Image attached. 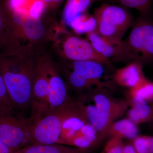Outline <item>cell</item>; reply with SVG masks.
<instances>
[{"label": "cell", "instance_id": "cell-22", "mask_svg": "<svg viewBox=\"0 0 153 153\" xmlns=\"http://www.w3.org/2000/svg\"><path fill=\"white\" fill-rule=\"evenodd\" d=\"M127 96L136 97L147 102L153 101V82L146 78L131 88H129Z\"/></svg>", "mask_w": 153, "mask_h": 153}, {"label": "cell", "instance_id": "cell-27", "mask_svg": "<svg viewBox=\"0 0 153 153\" xmlns=\"http://www.w3.org/2000/svg\"><path fill=\"white\" fill-rule=\"evenodd\" d=\"M46 7L44 3L41 0H35L28 10L29 14L34 18H38L42 16V13Z\"/></svg>", "mask_w": 153, "mask_h": 153}, {"label": "cell", "instance_id": "cell-25", "mask_svg": "<svg viewBox=\"0 0 153 153\" xmlns=\"http://www.w3.org/2000/svg\"><path fill=\"white\" fill-rule=\"evenodd\" d=\"M79 133L86 137L93 143L94 146L102 141L98 132L89 123H86L78 131Z\"/></svg>", "mask_w": 153, "mask_h": 153}, {"label": "cell", "instance_id": "cell-7", "mask_svg": "<svg viewBox=\"0 0 153 153\" xmlns=\"http://www.w3.org/2000/svg\"><path fill=\"white\" fill-rule=\"evenodd\" d=\"M52 47L59 58L71 61H93L112 67L110 60L99 54L87 39L69 33L65 27L58 30Z\"/></svg>", "mask_w": 153, "mask_h": 153}, {"label": "cell", "instance_id": "cell-16", "mask_svg": "<svg viewBox=\"0 0 153 153\" xmlns=\"http://www.w3.org/2000/svg\"><path fill=\"white\" fill-rule=\"evenodd\" d=\"M139 135V129L137 125L128 118L118 120L110 127L107 137L117 136L122 138L133 140Z\"/></svg>", "mask_w": 153, "mask_h": 153}, {"label": "cell", "instance_id": "cell-14", "mask_svg": "<svg viewBox=\"0 0 153 153\" xmlns=\"http://www.w3.org/2000/svg\"><path fill=\"white\" fill-rule=\"evenodd\" d=\"M143 65L133 62L118 68L113 75L114 81L120 86L130 88L146 78L143 70Z\"/></svg>", "mask_w": 153, "mask_h": 153}, {"label": "cell", "instance_id": "cell-10", "mask_svg": "<svg viewBox=\"0 0 153 153\" xmlns=\"http://www.w3.org/2000/svg\"><path fill=\"white\" fill-rule=\"evenodd\" d=\"M50 57L51 55L45 52L38 60L33 82L29 119L33 125L46 114L49 108L48 66Z\"/></svg>", "mask_w": 153, "mask_h": 153}, {"label": "cell", "instance_id": "cell-1", "mask_svg": "<svg viewBox=\"0 0 153 153\" xmlns=\"http://www.w3.org/2000/svg\"><path fill=\"white\" fill-rule=\"evenodd\" d=\"M42 54L27 49L0 55V72L15 110L27 109L31 105L33 82Z\"/></svg>", "mask_w": 153, "mask_h": 153}, {"label": "cell", "instance_id": "cell-9", "mask_svg": "<svg viewBox=\"0 0 153 153\" xmlns=\"http://www.w3.org/2000/svg\"><path fill=\"white\" fill-rule=\"evenodd\" d=\"M33 125L15 109L0 111V139L13 151L32 145Z\"/></svg>", "mask_w": 153, "mask_h": 153}, {"label": "cell", "instance_id": "cell-5", "mask_svg": "<svg viewBox=\"0 0 153 153\" xmlns=\"http://www.w3.org/2000/svg\"><path fill=\"white\" fill-rule=\"evenodd\" d=\"M96 31L111 44L117 45L133 25L134 19L126 8L106 3L95 9Z\"/></svg>", "mask_w": 153, "mask_h": 153}, {"label": "cell", "instance_id": "cell-18", "mask_svg": "<svg viewBox=\"0 0 153 153\" xmlns=\"http://www.w3.org/2000/svg\"><path fill=\"white\" fill-rule=\"evenodd\" d=\"M100 0H67L63 12V20L69 26L75 18L86 12L92 4Z\"/></svg>", "mask_w": 153, "mask_h": 153}, {"label": "cell", "instance_id": "cell-21", "mask_svg": "<svg viewBox=\"0 0 153 153\" xmlns=\"http://www.w3.org/2000/svg\"><path fill=\"white\" fill-rule=\"evenodd\" d=\"M113 4H117L126 8L136 10L140 16L151 17L152 12L153 0H107Z\"/></svg>", "mask_w": 153, "mask_h": 153}, {"label": "cell", "instance_id": "cell-8", "mask_svg": "<svg viewBox=\"0 0 153 153\" xmlns=\"http://www.w3.org/2000/svg\"><path fill=\"white\" fill-rule=\"evenodd\" d=\"M71 99L55 109L48 111L33 125L32 145L59 144L63 122L76 104Z\"/></svg>", "mask_w": 153, "mask_h": 153}, {"label": "cell", "instance_id": "cell-24", "mask_svg": "<svg viewBox=\"0 0 153 153\" xmlns=\"http://www.w3.org/2000/svg\"><path fill=\"white\" fill-rule=\"evenodd\" d=\"M123 144V139L120 137H110L100 153H121Z\"/></svg>", "mask_w": 153, "mask_h": 153}, {"label": "cell", "instance_id": "cell-31", "mask_svg": "<svg viewBox=\"0 0 153 153\" xmlns=\"http://www.w3.org/2000/svg\"><path fill=\"white\" fill-rule=\"evenodd\" d=\"M45 4V5L47 6H55L57 4H59L61 3L63 0H41Z\"/></svg>", "mask_w": 153, "mask_h": 153}, {"label": "cell", "instance_id": "cell-13", "mask_svg": "<svg viewBox=\"0 0 153 153\" xmlns=\"http://www.w3.org/2000/svg\"><path fill=\"white\" fill-rule=\"evenodd\" d=\"M87 123L85 105L82 102L77 101L74 108L63 122L59 144L65 145L67 140Z\"/></svg>", "mask_w": 153, "mask_h": 153}, {"label": "cell", "instance_id": "cell-15", "mask_svg": "<svg viewBox=\"0 0 153 153\" xmlns=\"http://www.w3.org/2000/svg\"><path fill=\"white\" fill-rule=\"evenodd\" d=\"M126 99L129 105L127 117L137 126L150 122L152 114V108L147 102L136 97L127 96Z\"/></svg>", "mask_w": 153, "mask_h": 153}, {"label": "cell", "instance_id": "cell-4", "mask_svg": "<svg viewBox=\"0 0 153 153\" xmlns=\"http://www.w3.org/2000/svg\"><path fill=\"white\" fill-rule=\"evenodd\" d=\"M57 63L68 89L77 92L86 91L97 92L109 85L102 79L105 66H108L104 64L95 61H71L60 58Z\"/></svg>", "mask_w": 153, "mask_h": 153}, {"label": "cell", "instance_id": "cell-12", "mask_svg": "<svg viewBox=\"0 0 153 153\" xmlns=\"http://www.w3.org/2000/svg\"><path fill=\"white\" fill-rule=\"evenodd\" d=\"M24 47L15 35L4 1L0 0V55L17 53Z\"/></svg>", "mask_w": 153, "mask_h": 153}, {"label": "cell", "instance_id": "cell-30", "mask_svg": "<svg viewBox=\"0 0 153 153\" xmlns=\"http://www.w3.org/2000/svg\"><path fill=\"white\" fill-rule=\"evenodd\" d=\"M15 152L4 144L0 139V153H14Z\"/></svg>", "mask_w": 153, "mask_h": 153}, {"label": "cell", "instance_id": "cell-20", "mask_svg": "<svg viewBox=\"0 0 153 153\" xmlns=\"http://www.w3.org/2000/svg\"><path fill=\"white\" fill-rule=\"evenodd\" d=\"M68 26L76 34H86L96 30V20L93 15L85 12L75 18Z\"/></svg>", "mask_w": 153, "mask_h": 153}, {"label": "cell", "instance_id": "cell-11", "mask_svg": "<svg viewBox=\"0 0 153 153\" xmlns=\"http://www.w3.org/2000/svg\"><path fill=\"white\" fill-rule=\"evenodd\" d=\"M48 75V111L61 106L71 99L68 96V88L57 62L51 56L49 60Z\"/></svg>", "mask_w": 153, "mask_h": 153}, {"label": "cell", "instance_id": "cell-6", "mask_svg": "<svg viewBox=\"0 0 153 153\" xmlns=\"http://www.w3.org/2000/svg\"><path fill=\"white\" fill-rule=\"evenodd\" d=\"M92 100L93 105H85L86 117L103 140L107 137L110 126L123 117L129 105L127 99L113 98L100 91L94 93Z\"/></svg>", "mask_w": 153, "mask_h": 153}, {"label": "cell", "instance_id": "cell-2", "mask_svg": "<svg viewBox=\"0 0 153 153\" xmlns=\"http://www.w3.org/2000/svg\"><path fill=\"white\" fill-rule=\"evenodd\" d=\"M111 60L114 62H137L142 65L153 63V21L140 16L135 20L128 36L116 45Z\"/></svg>", "mask_w": 153, "mask_h": 153}, {"label": "cell", "instance_id": "cell-3", "mask_svg": "<svg viewBox=\"0 0 153 153\" xmlns=\"http://www.w3.org/2000/svg\"><path fill=\"white\" fill-rule=\"evenodd\" d=\"M8 12L14 33L21 44L24 46L23 41L27 42L30 47L41 53L45 52L46 44H53L57 32L64 26L52 18L31 16L26 8Z\"/></svg>", "mask_w": 153, "mask_h": 153}, {"label": "cell", "instance_id": "cell-28", "mask_svg": "<svg viewBox=\"0 0 153 153\" xmlns=\"http://www.w3.org/2000/svg\"><path fill=\"white\" fill-rule=\"evenodd\" d=\"M27 0H5L4 1L7 9L13 11L18 9L25 8V6Z\"/></svg>", "mask_w": 153, "mask_h": 153}, {"label": "cell", "instance_id": "cell-26", "mask_svg": "<svg viewBox=\"0 0 153 153\" xmlns=\"http://www.w3.org/2000/svg\"><path fill=\"white\" fill-rule=\"evenodd\" d=\"M14 109L11 104L5 84L0 72V111Z\"/></svg>", "mask_w": 153, "mask_h": 153}, {"label": "cell", "instance_id": "cell-23", "mask_svg": "<svg viewBox=\"0 0 153 153\" xmlns=\"http://www.w3.org/2000/svg\"><path fill=\"white\" fill-rule=\"evenodd\" d=\"M131 141L137 153H153V135L139 134Z\"/></svg>", "mask_w": 153, "mask_h": 153}, {"label": "cell", "instance_id": "cell-17", "mask_svg": "<svg viewBox=\"0 0 153 153\" xmlns=\"http://www.w3.org/2000/svg\"><path fill=\"white\" fill-rule=\"evenodd\" d=\"M88 151L67 145L55 144L31 145L16 151L14 153H88Z\"/></svg>", "mask_w": 153, "mask_h": 153}, {"label": "cell", "instance_id": "cell-29", "mask_svg": "<svg viewBox=\"0 0 153 153\" xmlns=\"http://www.w3.org/2000/svg\"><path fill=\"white\" fill-rule=\"evenodd\" d=\"M121 153H137L131 141L129 140L128 142L124 143L122 149Z\"/></svg>", "mask_w": 153, "mask_h": 153}, {"label": "cell", "instance_id": "cell-32", "mask_svg": "<svg viewBox=\"0 0 153 153\" xmlns=\"http://www.w3.org/2000/svg\"><path fill=\"white\" fill-rule=\"evenodd\" d=\"M151 108H152V120H151L150 122H152L153 124V101L151 102V104L150 105Z\"/></svg>", "mask_w": 153, "mask_h": 153}, {"label": "cell", "instance_id": "cell-19", "mask_svg": "<svg viewBox=\"0 0 153 153\" xmlns=\"http://www.w3.org/2000/svg\"><path fill=\"white\" fill-rule=\"evenodd\" d=\"M87 41L99 54L110 60L114 54L116 45L102 37L96 30L86 34Z\"/></svg>", "mask_w": 153, "mask_h": 153}]
</instances>
